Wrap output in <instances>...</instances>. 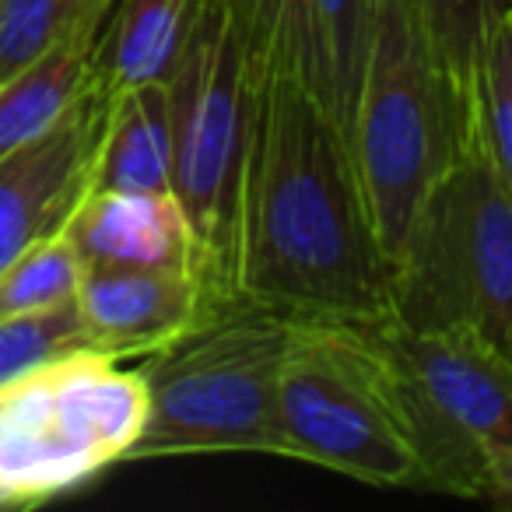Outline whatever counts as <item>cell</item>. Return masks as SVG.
<instances>
[{
    "instance_id": "6da1fadb",
    "label": "cell",
    "mask_w": 512,
    "mask_h": 512,
    "mask_svg": "<svg viewBox=\"0 0 512 512\" xmlns=\"http://www.w3.org/2000/svg\"><path fill=\"white\" fill-rule=\"evenodd\" d=\"M235 285L239 299L292 320H393L390 267L351 148L295 74L253 85Z\"/></svg>"
},
{
    "instance_id": "7a4b0ae2",
    "label": "cell",
    "mask_w": 512,
    "mask_h": 512,
    "mask_svg": "<svg viewBox=\"0 0 512 512\" xmlns=\"http://www.w3.org/2000/svg\"><path fill=\"white\" fill-rule=\"evenodd\" d=\"M292 316L249 299L207 313L141 365L148 418L127 460L197 453L288 456L278 379Z\"/></svg>"
},
{
    "instance_id": "3957f363",
    "label": "cell",
    "mask_w": 512,
    "mask_h": 512,
    "mask_svg": "<svg viewBox=\"0 0 512 512\" xmlns=\"http://www.w3.org/2000/svg\"><path fill=\"white\" fill-rule=\"evenodd\" d=\"M278 411L288 460L376 488H421L418 428L383 323L292 320Z\"/></svg>"
},
{
    "instance_id": "277c9868",
    "label": "cell",
    "mask_w": 512,
    "mask_h": 512,
    "mask_svg": "<svg viewBox=\"0 0 512 512\" xmlns=\"http://www.w3.org/2000/svg\"><path fill=\"white\" fill-rule=\"evenodd\" d=\"M390 292L397 327L467 330L512 358V190L477 123L421 200L390 264Z\"/></svg>"
},
{
    "instance_id": "5b68a950",
    "label": "cell",
    "mask_w": 512,
    "mask_h": 512,
    "mask_svg": "<svg viewBox=\"0 0 512 512\" xmlns=\"http://www.w3.org/2000/svg\"><path fill=\"white\" fill-rule=\"evenodd\" d=\"M467 134L414 0H379L348 148L386 267Z\"/></svg>"
},
{
    "instance_id": "8992f818",
    "label": "cell",
    "mask_w": 512,
    "mask_h": 512,
    "mask_svg": "<svg viewBox=\"0 0 512 512\" xmlns=\"http://www.w3.org/2000/svg\"><path fill=\"white\" fill-rule=\"evenodd\" d=\"M169 99L172 193L193 228V278L214 313L239 302V218L253 123L249 60L218 0H204L190 43L169 78Z\"/></svg>"
},
{
    "instance_id": "52a82bcc",
    "label": "cell",
    "mask_w": 512,
    "mask_h": 512,
    "mask_svg": "<svg viewBox=\"0 0 512 512\" xmlns=\"http://www.w3.org/2000/svg\"><path fill=\"white\" fill-rule=\"evenodd\" d=\"M148 418L141 372L85 351L0 386V505H43L127 460Z\"/></svg>"
},
{
    "instance_id": "ba28073f",
    "label": "cell",
    "mask_w": 512,
    "mask_h": 512,
    "mask_svg": "<svg viewBox=\"0 0 512 512\" xmlns=\"http://www.w3.org/2000/svg\"><path fill=\"white\" fill-rule=\"evenodd\" d=\"M109 95L88 92L36 141L0 158V271L39 239L64 232L92 190V165Z\"/></svg>"
},
{
    "instance_id": "9c48e42d",
    "label": "cell",
    "mask_w": 512,
    "mask_h": 512,
    "mask_svg": "<svg viewBox=\"0 0 512 512\" xmlns=\"http://www.w3.org/2000/svg\"><path fill=\"white\" fill-rule=\"evenodd\" d=\"M383 334L418 397L449 432L477 449H512V358L467 330L411 334L383 320Z\"/></svg>"
},
{
    "instance_id": "30bf717a",
    "label": "cell",
    "mask_w": 512,
    "mask_h": 512,
    "mask_svg": "<svg viewBox=\"0 0 512 512\" xmlns=\"http://www.w3.org/2000/svg\"><path fill=\"white\" fill-rule=\"evenodd\" d=\"M78 306L95 348L109 358L151 355L211 313L193 274L141 267H85Z\"/></svg>"
},
{
    "instance_id": "8fae6325",
    "label": "cell",
    "mask_w": 512,
    "mask_h": 512,
    "mask_svg": "<svg viewBox=\"0 0 512 512\" xmlns=\"http://www.w3.org/2000/svg\"><path fill=\"white\" fill-rule=\"evenodd\" d=\"M64 235L85 267L186 271L197 267V242L176 193L88 190Z\"/></svg>"
},
{
    "instance_id": "7c38bea8",
    "label": "cell",
    "mask_w": 512,
    "mask_h": 512,
    "mask_svg": "<svg viewBox=\"0 0 512 512\" xmlns=\"http://www.w3.org/2000/svg\"><path fill=\"white\" fill-rule=\"evenodd\" d=\"M204 0H113L92 60V85L106 95L169 81L193 36Z\"/></svg>"
},
{
    "instance_id": "4fadbf2b",
    "label": "cell",
    "mask_w": 512,
    "mask_h": 512,
    "mask_svg": "<svg viewBox=\"0 0 512 512\" xmlns=\"http://www.w3.org/2000/svg\"><path fill=\"white\" fill-rule=\"evenodd\" d=\"M92 190L172 193L169 81H148L109 95Z\"/></svg>"
},
{
    "instance_id": "5bb4252c",
    "label": "cell",
    "mask_w": 512,
    "mask_h": 512,
    "mask_svg": "<svg viewBox=\"0 0 512 512\" xmlns=\"http://www.w3.org/2000/svg\"><path fill=\"white\" fill-rule=\"evenodd\" d=\"M99 32L102 22L85 25L0 81V158L46 134L88 92Z\"/></svg>"
},
{
    "instance_id": "9a60e30c",
    "label": "cell",
    "mask_w": 512,
    "mask_h": 512,
    "mask_svg": "<svg viewBox=\"0 0 512 512\" xmlns=\"http://www.w3.org/2000/svg\"><path fill=\"white\" fill-rule=\"evenodd\" d=\"M379 0H309L316 46V81L330 120L348 141L358 85L369 60Z\"/></svg>"
},
{
    "instance_id": "2e32d148",
    "label": "cell",
    "mask_w": 512,
    "mask_h": 512,
    "mask_svg": "<svg viewBox=\"0 0 512 512\" xmlns=\"http://www.w3.org/2000/svg\"><path fill=\"white\" fill-rule=\"evenodd\" d=\"M218 4L239 32L253 85L267 74H295L320 95L309 0H218Z\"/></svg>"
},
{
    "instance_id": "e0dca14e",
    "label": "cell",
    "mask_w": 512,
    "mask_h": 512,
    "mask_svg": "<svg viewBox=\"0 0 512 512\" xmlns=\"http://www.w3.org/2000/svg\"><path fill=\"white\" fill-rule=\"evenodd\" d=\"M414 8H418L425 36L432 43L435 64L460 106L463 123L474 127V85L481 46L491 22L512 8V0H414Z\"/></svg>"
},
{
    "instance_id": "ac0fdd59",
    "label": "cell",
    "mask_w": 512,
    "mask_h": 512,
    "mask_svg": "<svg viewBox=\"0 0 512 512\" xmlns=\"http://www.w3.org/2000/svg\"><path fill=\"white\" fill-rule=\"evenodd\" d=\"M113 0H0V81L74 36L106 22Z\"/></svg>"
},
{
    "instance_id": "d6986e66",
    "label": "cell",
    "mask_w": 512,
    "mask_h": 512,
    "mask_svg": "<svg viewBox=\"0 0 512 512\" xmlns=\"http://www.w3.org/2000/svg\"><path fill=\"white\" fill-rule=\"evenodd\" d=\"M85 351L99 348L88 334L78 299L60 302L43 313L8 316L0 320V386Z\"/></svg>"
},
{
    "instance_id": "ffe728a7",
    "label": "cell",
    "mask_w": 512,
    "mask_h": 512,
    "mask_svg": "<svg viewBox=\"0 0 512 512\" xmlns=\"http://www.w3.org/2000/svg\"><path fill=\"white\" fill-rule=\"evenodd\" d=\"M85 264L64 232L32 242L0 271V320L43 313L60 302L78 299Z\"/></svg>"
},
{
    "instance_id": "44dd1931",
    "label": "cell",
    "mask_w": 512,
    "mask_h": 512,
    "mask_svg": "<svg viewBox=\"0 0 512 512\" xmlns=\"http://www.w3.org/2000/svg\"><path fill=\"white\" fill-rule=\"evenodd\" d=\"M474 123L502 183L512 190V8L491 22L477 60Z\"/></svg>"
},
{
    "instance_id": "7402d4cb",
    "label": "cell",
    "mask_w": 512,
    "mask_h": 512,
    "mask_svg": "<svg viewBox=\"0 0 512 512\" xmlns=\"http://www.w3.org/2000/svg\"><path fill=\"white\" fill-rule=\"evenodd\" d=\"M477 498H481V502H491L495 509H512V449L484 446Z\"/></svg>"
}]
</instances>
